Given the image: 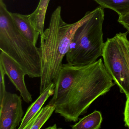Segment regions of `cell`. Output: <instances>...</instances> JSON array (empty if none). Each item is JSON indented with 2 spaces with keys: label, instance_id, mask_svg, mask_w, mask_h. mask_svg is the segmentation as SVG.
I'll use <instances>...</instances> for the list:
<instances>
[{
  "label": "cell",
  "instance_id": "cell-17",
  "mask_svg": "<svg viewBox=\"0 0 129 129\" xmlns=\"http://www.w3.org/2000/svg\"><path fill=\"white\" fill-rule=\"evenodd\" d=\"M118 21L129 32V13L119 17Z\"/></svg>",
  "mask_w": 129,
  "mask_h": 129
},
{
  "label": "cell",
  "instance_id": "cell-8",
  "mask_svg": "<svg viewBox=\"0 0 129 129\" xmlns=\"http://www.w3.org/2000/svg\"><path fill=\"white\" fill-rule=\"evenodd\" d=\"M55 88V83L52 82L41 93L38 98L28 107L18 129H24L27 124L40 111L47 100L50 96L53 95Z\"/></svg>",
  "mask_w": 129,
  "mask_h": 129
},
{
  "label": "cell",
  "instance_id": "cell-9",
  "mask_svg": "<svg viewBox=\"0 0 129 129\" xmlns=\"http://www.w3.org/2000/svg\"><path fill=\"white\" fill-rule=\"evenodd\" d=\"M17 29L29 41L36 45L40 33L31 24L28 16L10 12Z\"/></svg>",
  "mask_w": 129,
  "mask_h": 129
},
{
  "label": "cell",
  "instance_id": "cell-6",
  "mask_svg": "<svg viewBox=\"0 0 129 129\" xmlns=\"http://www.w3.org/2000/svg\"><path fill=\"white\" fill-rule=\"evenodd\" d=\"M21 96L7 91L0 102V129H16L23 119Z\"/></svg>",
  "mask_w": 129,
  "mask_h": 129
},
{
  "label": "cell",
  "instance_id": "cell-14",
  "mask_svg": "<svg viewBox=\"0 0 129 129\" xmlns=\"http://www.w3.org/2000/svg\"><path fill=\"white\" fill-rule=\"evenodd\" d=\"M128 32L127 31L125 33H119L121 47L129 71V41L127 38Z\"/></svg>",
  "mask_w": 129,
  "mask_h": 129
},
{
  "label": "cell",
  "instance_id": "cell-10",
  "mask_svg": "<svg viewBox=\"0 0 129 129\" xmlns=\"http://www.w3.org/2000/svg\"><path fill=\"white\" fill-rule=\"evenodd\" d=\"M50 1V0H40L35 11L31 14L28 15L31 24L40 33L41 41L43 40L45 17Z\"/></svg>",
  "mask_w": 129,
  "mask_h": 129
},
{
  "label": "cell",
  "instance_id": "cell-1",
  "mask_svg": "<svg viewBox=\"0 0 129 129\" xmlns=\"http://www.w3.org/2000/svg\"><path fill=\"white\" fill-rule=\"evenodd\" d=\"M48 104L66 122H76L90 105L114 85L102 59L85 66L62 64Z\"/></svg>",
  "mask_w": 129,
  "mask_h": 129
},
{
  "label": "cell",
  "instance_id": "cell-15",
  "mask_svg": "<svg viewBox=\"0 0 129 129\" xmlns=\"http://www.w3.org/2000/svg\"><path fill=\"white\" fill-rule=\"evenodd\" d=\"M1 77H0V102L2 101L7 92L5 85V76L6 75L3 67L0 65Z\"/></svg>",
  "mask_w": 129,
  "mask_h": 129
},
{
  "label": "cell",
  "instance_id": "cell-4",
  "mask_svg": "<svg viewBox=\"0 0 129 129\" xmlns=\"http://www.w3.org/2000/svg\"><path fill=\"white\" fill-rule=\"evenodd\" d=\"M104 9L93 10L91 15L78 28L66 55L69 64L85 66L97 61L102 55L104 43L103 25Z\"/></svg>",
  "mask_w": 129,
  "mask_h": 129
},
{
  "label": "cell",
  "instance_id": "cell-11",
  "mask_svg": "<svg viewBox=\"0 0 129 129\" xmlns=\"http://www.w3.org/2000/svg\"><path fill=\"white\" fill-rule=\"evenodd\" d=\"M102 120L101 112L95 111L71 127L72 129H99L101 127Z\"/></svg>",
  "mask_w": 129,
  "mask_h": 129
},
{
  "label": "cell",
  "instance_id": "cell-3",
  "mask_svg": "<svg viewBox=\"0 0 129 129\" xmlns=\"http://www.w3.org/2000/svg\"><path fill=\"white\" fill-rule=\"evenodd\" d=\"M0 49L16 62L29 77H41V48L37 47L17 29L2 0H0Z\"/></svg>",
  "mask_w": 129,
  "mask_h": 129
},
{
  "label": "cell",
  "instance_id": "cell-19",
  "mask_svg": "<svg viewBox=\"0 0 129 129\" xmlns=\"http://www.w3.org/2000/svg\"><path fill=\"white\" fill-rule=\"evenodd\" d=\"M2 1H4V0H2Z\"/></svg>",
  "mask_w": 129,
  "mask_h": 129
},
{
  "label": "cell",
  "instance_id": "cell-7",
  "mask_svg": "<svg viewBox=\"0 0 129 129\" xmlns=\"http://www.w3.org/2000/svg\"><path fill=\"white\" fill-rule=\"evenodd\" d=\"M0 65L3 67L16 90H18L25 102L29 103L32 102V95L28 91L25 84V72L19 65L5 53L1 51Z\"/></svg>",
  "mask_w": 129,
  "mask_h": 129
},
{
  "label": "cell",
  "instance_id": "cell-13",
  "mask_svg": "<svg viewBox=\"0 0 129 129\" xmlns=\"http://www.w3.org/2000/svg\"><path fill=\"white\" fill-rule=\"evenodd\" d=\"M100 7L109 9L117 13L119 17L129 13V0H93Z\"/></svg>",
  "mask_w": 129,
  "mask_h": 129
},
{
  "label": "cell",
  "instance_id": "cell-2",
  "mask_svg": "<svg viewBox=\"0 0 129 129\" xmlns=\"http://www.w3.org/2000/svg\"><path fill=\"white\" fill-rule=\"evenodd\" d=\"M61 12L60 6L53 12L49 27L44 31L43 40L41 41L42 61L40 94L55 81L76 31L91 15L92 11L87 12L80 20L72 24L63 21Z\"/></svg>",
  "mask_w": 129,
  "mask_h": 129
},
{
  "label": "cell",
  "instance_id": "cell-5",
  "mask_svg": "<svg viewBox=\"0 0 129 129\" xmlns=\"http://www.w3.org/2000/svg\"><path fill=\"white\" fill-rule=\"evenodd\" d=\"M102 56L107 71L121 93L129 96V71L124 55L119 33L104 43Z\"/></svg>",
  "mask_w": 129,
  "mask_h": 129
},
{
  "label": "cell",
  "instance_id": "cell-12",
  "mask_svg": "<svg viewBox=\"0 0 129 129\" xmlns=\"http://www.w3.org/2000/svg\"><path fill=\"white\" fill-rule=\"evenodd\" d=\"M55 110V106L48 104L42 108L25 126L24 129H41L49 119Z\"/></svg>",
  "mask_w": 129,
  "mask_h": 129
},
{
  "label": "cell",
  "instance_id": "cell-16",
  "mask_svg": "<svg viewBox=\"0 0 129 129\" xmlns=\"http://www.w3.org/2000/svg\"><path fill=\"white\" fill-rule=\"evenodd\" d=\"M124 125L129 128V96L126 97L124 112Z\"/></svg>",
  "mask_w": 129,
  "mask_h": 129
},
{
  "label": "cell",
  "instance_id": "cell-18",
  "mask_svg": "<svg viewBox=\"0 0 129 129\" xmlns=\"http://www.w3.org/2000/svg\"><path fill=\"white\" fill-rule=\"evenodd\" d=\"M57 127L56 126V124H54V125H53L52 126H50L49 127H47L46 129H57Z\"/></svg>",
  "mask_w": 129,
  "mask_h": 129
}]
</instances>
